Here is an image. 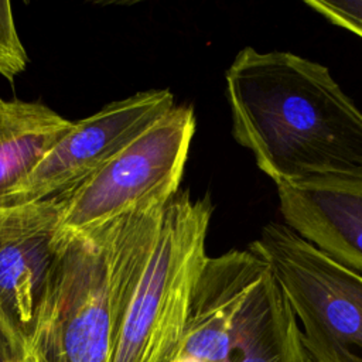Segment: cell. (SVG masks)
Returning a JSON list of instances; mask_svg holds the SVG:
<instances>
[{"instance_id": "1", "label": "cell", "mask_w": 362, "mask_h": 362, "mask_svg": "<svg viewBox=\"0 0 362 362\" xmlns=\"http://www.w3.org/2000/svg\"><path fill=\"white\" fill-rule=\"evenodd\" d=\"M232 136L276 187L362 178V110L325 65L242 48L225 72Z\"/></svg>"}, {"instance_id": "2", "label": "cell", "mask_w": 362, "mask_h": 362, "mask_svg": "<svg viewBox=\"0 0 362 362\" xmlns=\"http://www.w3.org/2000/svg\"><path fill=\"white\" fill-rule=\"evenodd\" d=\"M211 195L178 191L158 209L124 215L98 235L113 314L109 362H170L206 260Z\"/></svg>"}, {"instance_id": "3", "label": "cell", "mask_w": 362, "mask_h": 362, "mask_svg": "<svg viewBox=\"0 0 362 362\" xmlns=\"http://www.w3.org/2000/svg\"><path fill=\"white\" fill-rule=\"evenodd\" d=\"M247 247L281 286L301 325L308 362H362V276L284 223L264 225Z\"/></svg>"}, {"instance_id": "4", "label": "cell", "mask_w": 362, "mask_h": 362, "mask_svg": "<svg viewBox=\"0 0 362 362\" xmlns=\"http://www.w3.org/2000/svg\"><path fill=\"white\" fill-rule=\"evenodd\" d=\"M195 129L194 107L174 105L68 195L58 236L88 238L127 214L165 206L180 191Z\"/></svg>"}, {"instance_id": "5", "label": "cell", "mask_w": 362, "mask_h": 362, "mask_svg": "<svg viewBox=\"0 0 362 362\" xmlns=\"http://www.w3.org/2000/svg\"><path fill=\"white\" fill-rule=\"evenodd\" d=\"M64 239L25 362H109L113 314L103 246L96 238Z\"/></svg>"}, {"instance_id": "6", "label": "cell", "mask_w": 362, "mask_h": 362, "mask_svg": "<svg viewBox=\"0 0 362 362\" xmlns=\"http://www.w3.org/2000/svg\"><path fill=\"white\" fill-rule=\"evenodd\" d=\"M174 105L168 89H148L74 122L71 132L13 192L7 206L69 195Z\"/></svg>"}, {"instance_id": "7", "label": "cell", "mask_w": 362, "mask_h": 362, "mask_svg": "<svg viewBox=\"0 0 362 362\" xmlns=\"http://www.w3.org/2000/svg\"><path fill=\"white\" fill-rule=\"evenodd\" d=\"M66 198L0 206V322L25 351L62 260Z\"/></svg>"}, {"instance_id": "8", "label": "cell", "mask_w": 362, "mask_h": 362, "mask_svg": "<svg viewBox=\"0 0 362 362\" xmlns=\"http://www.w3.org/2000/svg\"><path fill=\"white\" fill-rule=\"evenodd\" d=\"M277 195L284 225L362 276V178H313L277 187Z\"/></svg>"}, {"instance_id": "9", "label": "cell", "mask_w": 362, "mask_h": 362, "mask_svg": "<svg viewBox=\"0 0 362 362\" xmlns=\"http://www.w3.org/2000/svg\"><path fill=\"white\" fill-rule=\"evenodd\" d=\"M228 362H308L297 317L267 264L238 308Z\"/></svg>"}, {"instance_id": "10", "label": "cell", "mask_w": 362, "mask_h": 362, "mask_svg": "<svg viewBox=\"0 0 362 362\" xmlns=\"http://www.w3.org/2000/svg\"><path fill=\"white\" fill-rule=\"evenodd\" d=\"M72 127L44 103L0 98V206Z\"/></svg>"}, {"instance_id": "11", "label": "cell", "mask_w": 362, "mask_h": 362, "mask_svg": "<svg viewBox=\"0 0 362 362\" xmlns=\"http://www.w3.org/2000/svg\"><path fill=\"white\" fill-rule=\"evenodd\" d=\"M28 64L27 51L18 37L11 4L0 0V75L8 82L25 71Z\"/></svg>"}, {"instance_id": "12", "label": "cell", "mask_w": 362, "mask_h": 362, "mask_svg": "<svg viewBox=\"0 0 362 362\" xmlns=\"http://www.w3.org/2000/svg\"><path fill=\"white\" fill-rule=\"evenodd\" d=\"M304 4L328 23L362 38V0H305Z\"/></svg>"}, {"instance_id": "13", "label": "cell", "mask_w": 362, "mask_h": 362, "mask_svg": "<svg viewBox=\"0 0 362 362\" xmlns=\"http://www.w3.org/2000/svg\"><path fill=\"white\" fill-rule=\"evenodd\" d=\"M0 362H25V348L0 322Z\"/></svg>"}]
</instances>
